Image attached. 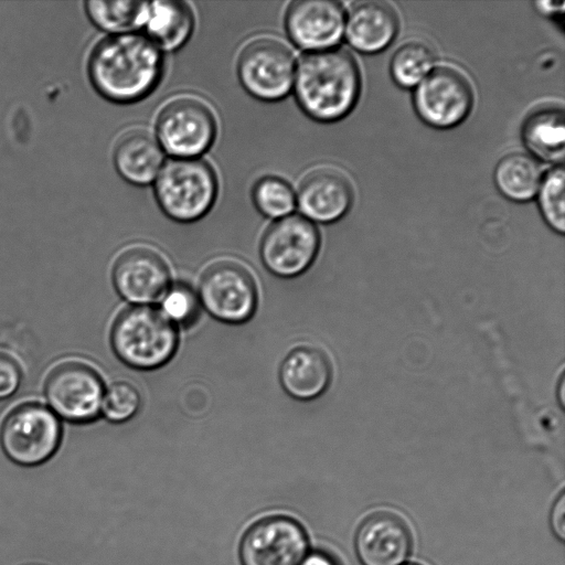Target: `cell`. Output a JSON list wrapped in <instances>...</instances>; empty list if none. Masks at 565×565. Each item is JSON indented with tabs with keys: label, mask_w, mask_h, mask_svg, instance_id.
Instances as JSON below:
<instances>
[{
	"label": "cell",
	"mask_w": 565,
	"mask_h": 565,
	"mask_svg": "<svg viewBox=\"0 0 565 565\" xmlns=\"http://www.w3.org/2000/svg\"><path fill=\"white\" fill-rule=\"evenodd\" d=\"M551 526L555 536L563 541L565 535V495L563 493L558 495L552 508Z\"/></svg>",
	"instance_id": "obj_30"
},
{
	"label": "cell",
	"mask_w": 565,
	"mask_h": 565,
	"mask_svg": "<svg viewBox=\"0 0 565 565\" xmlns=\"http://www.w3.org/2000/svg\"><path fill=\"white\" fill-rule=\"evenodd\" d=\"M320 246L319 231L301 214L276 220L265 232L260 256L266 268L280 277L302 274L313 263Z\"/></svg>",
	"instance_id": "obj_9"
},
{
	"label": "cell",
	"mask_w": 565,
	"mask_h": 565,
	"mask_svg": "<svg viewBox=\"0 0 565 565\" xmlns=\"http://www.w3.org/2000/svg\"><path fill=\"white\" fill-rule=\"evenodd\" d=\"M104 384L88 364L67 361L57 364L45 382V397L52 412L72 423H87L102 411Z\"/></svg>",
	"instance_id": "obj_8"
},
{
	"label": "cell",
	"mask_w": 565,
	"mask_h": 565,
	"mask_svg": "<svg viewBox=\"0 0 565 565\" xmlns=\"http://www.w3.org/2000/svg\"><path fill=\"white\" fill-rule=\"evenodd\" d=\"M21 383V370L15 360L0 352V399L13 395Z\"/></svg>",
	"instance_id": "obj_29"
},
{
	"label": "cell",
	"mask_w": 565,
	"mask_h": 565,
	"mask_svg": "<svg viewBox=\"0 0 565 565\" xmlns=\"http://www.w3.org/2000/svg\"><path fill=\"white\" fill-rule=\"evenodd\" d=\"M414 107L427 125L451 128L462 122L473 104L469 81L460 72L441 66L433 71L415 87Z\"/></svg>",
	"instance_id": "obj_10"
},
{
	"label": "cell",
	"mask_w": 565,
	"mask_h": 565,
	"mask_svg": "<svg viewBox=\"0 0 565 565\" xmlns=\"http://www.w3.org/2000/svg\"><path fill=\"white\" fill-rule=\"evenodd\" d=\"M139 407L140 394L129 382H114L104 393L102 411L110 422H126L138 412Z\"/></svg>",
	"instance_id": "obj_27"
},
{
	"label": "cell",
	"mask_w": 565,
	"mask_h": 565,
	"mask_svg": "<svg viewBox=\"0 0 565 565\" xmlns=\"http://www.w3.org/2000/svg\"><path fill=\"white\" fill-rule=\"evenodd\" d=\"M354 547L362 565H404L412 553L413 536L402 518L377 512L358 527Z\"/></svg>",
	"instance_id": "obj_15"
},
{
	"label": "cell",
	"mask_w": 565,
	"mask_h": 565,
	"mask_svg": "<svg viewBox=\"0 0 565 565\" xmlns=\"http://www.w3.org/2000/svg\"><path fill=\"white\" fill-rule=\"evenodd\" d=\"M252 198L255 207L270 218L290 215L296 207V193L282 178L265 175L253 186Z\"/></svg>",
	"instance_id": "obj_25"
},
{
	"label": "cell",
	"mask_w": 565,
	"mask_h": 565,
	"mask_svg": "<svg viewBox=\"0 0 565 565\" xmlns=\"http://www.w3.org/2000/svg\"><path fill=\"white\" fill-rule=\"evenodd\" d=\"M303 527L287 516H270L255 523L241 543L243 565H299L307 555Z\"/></svg>",
	"instance_id": "obj_12"
},
{
	"label": "cell",
	"mask_w": 565,
	"mask_h": 565,
	"mask_svg": "<svg viewBox=\"0 0 565 565\" xmlns=\"http://www.w3.org/2000/svg\"><path fill=\"white\" fill-rule=\"evenodd\" d=\"M332 367L329 358L318 348L298 347L281 363L280 383L297 399H312L330 384Z\"/></svg>",
	"instance_id": "obj_19"
},
{
	"label": "cell",
	"mask_w": 565,
	"mask_h": 565,
	"mask_svg": "<svg viewBox=\"0 0 565 565\" xmlns=\"http://www.w3.org/2000/svg\"><path fill=\"white\" fill-rule=\"evenodd\" d=\"M62 437L56 415L39 403H25L10 412L0 429V445L14 463L34 467L47 461Z\"/></svg>",
	"instance_id": "obj_7"
},
{
	"label": "cell",
	"mask_w": 565,
	"mask_h": 565,
	"mask_svg": "<svg viewBox=\"0 0 565 565\" xmlns=\"http://www.w3.org/2000/svg\"><path fill=\"white\" fill-rule=\"evenodd\" d=\"M563 166L553 167L542 177L539 190V206L546 223L556 232L565 231Z\"/></svg>",
	"instance_id": "obj_26"
},
{
	"label": "cell",
	"mask_w": 565,
	"mask_h": 565,
	"mask_svg": "<svg viewBox=\"0 0 565 565\" xmlns=\"http://www.w3.org/2000/svg\"><path fill=\"white\" fill-rule=\"evenodd\" d=\"M540 11L544 12L545 14H557L558 12H563L564 10V3H555L551 1L545 2H537L536 3Z\"/></svg>",
	"instance_id": "obj_32"
},
{
	"label": "cell",
	"mask_w": 565,
	"mask_h": 565,
	"mask_svg": "<svg viewBox=\"0 0 565 565\" xmlns=\"http://www.w3.org/2000/svg\"><path fill=\"white\" fill-rule=\"evenodd\" d=\"M164 163V151L154 135L145 128L124 132L114 148V164L127 182L146 186L154 182Z\"/></svg>",
	"instance_id": "obj_18"
},
{
	"label": "cell",
	"mask_w": 565,
	"mask_h": 565,
	"mask_svg": "<svg viewBox=\"0 0 565 565\" xmlns=\"http://www.w3.org/2000/svg\"><path fill=\"white\" fill-rule=\"evenodd\" d=\"M435 55L430 46L419 41L401 45L391 60V75L404 88L416 87L431 71Z\"/></svg>",
	"instance_id": "obj_24"
},
{
	"label": "cell",
	"mask_w": 565,
	"mask_h": 565,
	"mask_svg": "<svg viewBox=\"0 0 565 565\" xmlns=\"http://www.w3.org/2000/svg\"><path fill=\"white\" fill-rule=\"evenodd\" d=\"M200 299L186 285L177 284L162 296L161 312L173 324H191L199 315Z\"/></svg>",
	"instance_id": "obj_28"
},
{
	"label": "cell",
	"mask_w": 565,
	"mask_h": 565,
	"mask_svg": "<svg viewBox=\"0 0 565 565\" xmlns=\"http://www.w3.org/2000/svg\"><path fill=\"white\" fill-rule=\"evenodd\" d=\"M153 192L161 211L171 220L190 223L213 207L218 181L212 166L200 158H172L158 173Z\"/></svg>",
	"instance_id": "obj_3"
},
{
	"label": "cell",
	"mask_w": 565,
	"mask_h": 565,
	"mask_svg": "<svg viewBox=\"0 0 565 565\" xmlns=\"http://www.w3.org/2000/svg\"><path fill=\"white\" fill-rule=\"evenodd\" d=\"M299 565H339L329 553L318 551L306 555Z\"/></svg>",
	"instance_id": "obj_31"
},
{
	"label": "cell",
	"mask_w": 565,
	"mask_h": 565,
	"mask_svg": "<svg viewBox=\"0 0 565 565\" xmlns=\"http://www.w3.org/2000/svg\"><path fill=\"white\" fill-rule=\"evenodd\" d=\"M397 32V14L386 2H358L345 17V39L353 49L364 54L385 50Z\"/></svg>",
	"instance_id": "obj_17"
},
{
	"label": "cell",
	"mask_w": 565,
	"mask_h": 565,
	"mask_svg": "<svg viewBox=\"0 0 565 565\" xmlns=\"http://www.w3.org/2000/svg\"><path fill=\"white\" fill-rule=\"evenodd\" d=\"M559 392H561L559 398H561V403L563 405L564 404V380L563 379H561Z\"/></svg>",
	"instance_id": "obj_33"
},
{
	"label": "cell",
	"mask_w": 565,
	"mask_h": 565,
	"mask_svg": "<svg viewBox=\"0 0 565 565\" xmlns=\"http://www.w3.org/2000/svg\"><path fill=\"white\" fill-rule=\"evenodd\" d=\"M292 90L301 110L321 122L345 117L361 92L359 66L341 49L307 52L296 65Z\"/></svg>",
	"instance_id": "obj_2"
},
{
	"label": "cell",
	"mask_w": 565,
	"mask_h": 565,
	"mask_svg": "<svg viewBox=\"0 0 565 565\" xmlns=\"http://www.w3.org/2000/svg\"><path fill=\"white\" fill-rule=\"evenodd\" d=\"M200 301L214 318L228 323H242L255 311L256 286L243 266L233 262H221L203 274Z\"/></svg>",
	"instance_id": "obj_11"
},
{
	"label": "cell",
	"mask_w": 565,
	"mask_h": 565,
	"mask_svg": "<svg viewBox=\"0 0 565 565\" xmlns=\"http://www.w3.org/2000/svg\"><path fill=\"white\" fill-rule=\"evenodd\" d=\"M345 12L338 1L297 0L285 14L289 40L308 52L334 49L343 38Z\"/></svg>",
	"instance_id": "obj_13"
},
{
	"label": "cell",
	"mask_w": 565,
	"mask_h": 565,
	"mask_svg": "<svg viewBox=\"0 0 565 565\" xmlns=\"http://www.w3.org/2000/svg\"><path fill=\"white\" fill-rule=\"evenodd\" d=\"M353 190L339 170L320 167L309 171L299 182L296 204L301 215L318 223H332L347 214Z\"/></svg>",
	"instance_id": "obj_16"
},
{
	"label": "cell",
	"mask_w": 565,
	"mask_h": 565,
	"mask_svg": "<svg viewBox=\"0 0 565 565\" xmlns=\"http://www.w3.org/2000/svg\"><path fill=\"white\" fill-rule=\"evenodd\" d=\"M541 180L540 164L534 157L523 152L504 156L494 169L499 191L516 202L531 200L537 193Z\"/></svg>",
	"instance_id": "obj_22"
},
{
	"label": "cell",
	"mask_w": 565,
	"mask_h": 565,
	"mask_svg": "<svg viewBox=\"0 0 565 565\" xmlns=\"http://www.w3.org/2000/svg\"><path fill=\"white\" fill-rule=\"evenodd\" d=\"M236 70L241 85L250 96L264 102H277L292 90L296 61L285 42L262 35L243 46Z\"/></svg>",
	"instance_id": "obj_6"
},
{
	"label": "cell",
	"mask_w": 565,
	"mask_h": 565,
	"mask_svg": "<svg viewBox=\"0 0 565 565\" xmlns=\"http://www.w3.org/2000/svg\"><path fill=\"white\" fill-rule=\"evenodd\" d=\"M164 71L163 52L146 35L111 34L93 50L88 75L95 89L117 104L137 103L150 95Z\"/></svg>",
	"instance_id": "obj_1"
},
{
	"label": "cell",
	"mask_w": 565,
	"mask_h": 565,
	"mask_svg": "<svg viewBox=\"0 0 565 565\" xmlns=\"http://www.w3.org/2000/svg\"><path fill=\"white\" fill-rule=\"evenodd\" d=\"M113 280L118 294L132 303H149L162 298L170 276L164 259L153 249L138 246L116 260Z\"/></svg>",
	"instance_id": "obj_14"
},
{
	"label": "cell",
	"mask_w": 565,
	"mask_h": 565,
	"mask_svg": "<svg viewBox=\"0 0 565 565\" xmlns=\"http://www.w3.org/2000/svg\"><path fill=\"white\" fill-rule=\"evenodd\" d=\"M522 139L532 157L562 162L565 149L563 109L548 106L533 111L522 126Z\"/></svg>",
	"instance_id": "obj_21"
},
{
	"label": "cell",
	"mask_w": 565,
	"mask_h": 565,
	"mask_svg": "<svg viewBox=\"0 0 565 565\" xmlns=\"http://www.w3.org/2000/svg\"><path fill=\"white\" fill-rule=\"evenodd\" d=\"M194 13L185 1H153L148 3L143 28L146 36L162 52L182 47L194 30Z\"/></svg>",
	"instance_id": "obj_20"
},
{
	"label": "cell",
	"mask_w": 565,
	"mask_h": 565,
	"mask_svg": "<svg viewBox=\"0 0 565 565\" xmlns=\"http://www.w3.org/2000/svg\"><path fill=\"white\" fill-rule=\"evenodd\" d=\"M406 565H418V564H406Z\"/></svg>",
	"instance_id": "obj_34"
},
{
	"label": "cell",
	"mask_w": 565,
	"mask_h": 565,
	"mask_svg": "<svg viewBox=\"0 0 565 565\" xmlns=\"http://www.w3.org/2000/svg\"><path fill=\"white\" fill-rule=\"evenodd\" d=\"M154 128V137L164 152L173 158L194 159L213 146L217 119L204 99L181 95L161 107Z\"/></svg>",
	"instance_id": "obj_5"
},
{
	"label": "cell",
	"mask_w": 565,
	"mask_h": 565,
	"mask_svg": "<svg viewBox=\"0 0 565 565\" xmlns=\"http://www.w3.org/2000/svg\"><path fill=\"white\" fill-rule=\"evenodd\" d=\"M178 331L161 310L136 306L122 311L111 330V345L126 364L151 370L166 364L178 347Z\"/></svg>",
	"instance_id": "obj_4"
},
{
	"label": "cell",
	"mask_w": 565,
	"mask_h": 565,
	"mask_svg": "<svg viewBox=\"0 0 565 565\" xmlns=\"http://www.w3.org/2000/svg\"><path fill=\"white\" fill-rule=\"evenodd\" d=\"M149 2L97 1L85 3L86 12L99 29L113 34L131 33L143 28Z\"/></svg>",
	"instance_id": "obj_23"
}]
</instances>
